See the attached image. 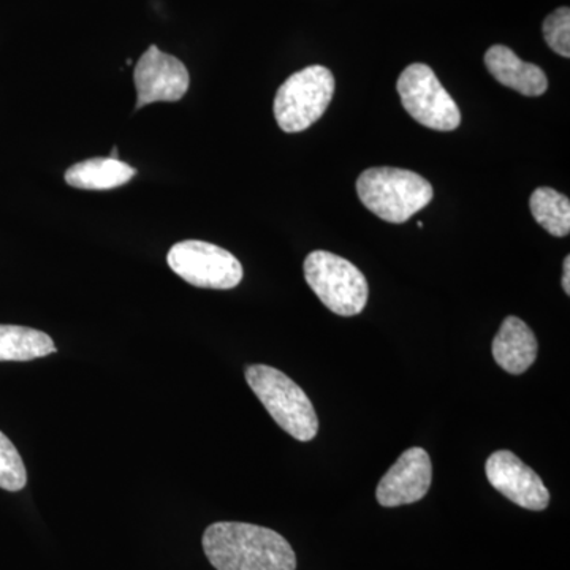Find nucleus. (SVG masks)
<instances>
[{
    "label": "nucleus",
    "instance_id": "1",
    "mask_svg": "<svg viewBox=\"0 0 570 570\" xmlns=\"http://www.w3.org/2000/svg\"><path fill=\"white\" fill-rule=\"evenodd\" d=\"M206 558L217 570H295L291 543L268 528L219 521L206 528Z\"/></svg>",
    "mask_w": 570,
    "mask_h": 570
},
{
    "label": "nucleus",
    "instance_id": "2",
    "mask_svg": "<svg viewBox=\"0 0 570 570\" xmlns=\"http://www.w3.org/2000/svg\"><path fill=\"white\" fill-rule=\"evenodd\" d=\"M362 204L390 224H404L433 200V186L403 168H370L356 181Z\"/></svg>",
    "mask_w": 570,
    "mask_h": 570
},
{
    "label": "nucleus",
    "instance_id": "3",
    "mask_svg": "<svg viewBox=\"0 0 570 570\" xmlns=\"http://www.w3.org/2000/svg\"><path fill=\"white\" fill-rule=\"evenodd\" d=\"M247 385L264 404L273 420L296 441L317 436L318 417L303 389L276 367L247 366Z\"/></svg>",
    "mask_w": 570,
    "mask_h": 570
},
{
    "label": "nucleus",
    "instance_id": "4",
    "mask_svg": "<svg viewBox=\"0 0 570 570\" xmlns=\"http://www.w3.org/2000/svg\"><path fill=\"white\" fill-rule=\"evenodd\" d=\"M311 291L332 313L354 317L365 309L370 287L363 273L340 255L314 250L305 261Z\"/></svg>",
    "mask_w": 570,
    "mask_h": 570
},
{
    "label": "nucleus",
    "instance_id": "5",
    "mask_svg": "<svg viewBox=\"0 0 570 570\" xmlns=\"http://www.w3.org/2000/svg\"><path fill=\"white\" fill-rule=\"evenodd\" d=\"M335 94V77L324 66L296 71L277 89L275 118L287 134L303 132L324 116Z\"/></svg>",
    "mask_w": 570,
    "mask_h": 570
},
{
    "label": "nucleus",
    "instance_id": "6",
    "mask_svg": "<svg viewBox=\"0 0 570 570\" xmlns=\"http://www.w3.org/2000/svg\"><path fill=\"white\" fill-rule=\"evenodd\" d=\"M396 89L404 110L422 126L441 132L459 129V105L445 91L431 67L412 63L397 78Z\"/></svg>",
    "mask_w": 570,
    "mask_h": 570
},
{
    "label": "nucleus",
    "instance_id": "7",
    "mask_svg": "<svg viewBox=\"0 0 570 570\" xmlns=\"http://www.w3.org/2000/svg\"><path fill=\"white\" fill-rule=\"evenodd\" d=\"M168 266L194 287L228 291L243 279V265L223 247L187 239L176 243L167 255Z\"/></svg>",
    "mask_w": 570,
    "mask_h": 570
},
{
    "label": "nucleus",
    "instance_id": "8",
    "mask_svg": "<svg viewBox=\"0 0 570 570\" xmlns=\"http://www.w3.org/2000/svg\"><path fill=\"white\" fill-rule=\"evenodd\" d=\"M137 105L135 110L156 102H178L189 89V70L175 56L165 55L156 45L135 66Z\"/></svg>",
    "mask_w": 570,
    "mask_h": 570
},
{
    "label": "nucleus",
    "instance_id": "9",
    "mask_svg": "<svg viewBox=\"0 0 570 570\" xmlns=\"http://www.w3.org/2000/svg\"><path fill=\"white\" fill-rule=\"evenodd\" d=\"M485 472L491 487L513 504L534 512L549 508L550 491L542 479L509 450H498L489 456Z\"/></svg>",
    "mask_w": 570,
    "mask_h": 570
},
{
    "label": "nucleus",
    "instance_id": "10",
    "mask_svg": "<svg viewBox=\"0 0 570 570\" xmlns=\"http://www.w3.org/2000/svg\"><path fill=\"white\" fill-rule=\"evenodd\" d=\"M433 480V464L422 448L406 450L379 482L376 498L382 508L414 504L426 497Z\"/></svg>",
    "mask_w": 570,
    "mask_h": 570
},
{
    "label": "nucleus",
    "instance_id": "11",
    "mask_svg": "<svg viewBox=\"0 0 570 570\" xmlns=\"http://www.w3.org/2000/svg\"><path fill=\"white\" fill-rule=\"evenodd\" d=\"M485 66L501 85L528 97H539L549 88L547 75L534 63L521 61L510 48L494 45L485 55Z\"/></svg>",
    "mask_w": 570,
    "mask_h": 570
},
{
    "label": "nucleus",
    "instance_id": "12",
    "mask_svg": "<svg viewBox=\"0 0 570 570\" xmlns=\"http://www.w3.org/2000/svg\"><path fill=\"white\" fill-rule=\"evenodd\" d=\"M494 360L510 374H523L538 358L539 344L530 326L521 318L509 316L493 340Z\"/></svg>",
    "mask_w": 570,
    "mask_h": 570
},
{
    "label": "nucleus",
    "instance_id": "13",
    "mask_svg": "<svg viewBox=\"0 0 570 570\" xmlns=\"http://www.w3.org/2000/svg\"><path fill=\"white\" fill-rule=\"evenodd\" d=\"M134 167L111 157H92L71 165L66 171V183L75 189L111 190L132 181Z\"/></svg>",
    "mask_w": 570,
    "mask_h": 570
},
{
    "label": "nucleus",
    "instance_id": "14",
    "mask_svg": "<svg viewBox=\"0 0 570 570\" xmlns=\"http://www.w3.org/2000/svg\"><path fill=\"white\" fill-rule=\"evenodd\" d=\"M56 351L51 337L40 330L0 325V362H31Z\"/></svg>",
    "mask_w": 570,
    "mask_h": 570
},
{
    "label": "nucleus",
    "instance_id": "15",
    "mask_svg": "<svg viewBox=\"0 0 570 570\" xmlns=\"http://www.w3.org/2000/svg\"><path fill=\"white\" fill-rule=\"evenodd\" d=\"M530 208L535 223L550 235L564 238L570 234V202L551 187H539L531 195Z\"/></svg>",
    "mask_w": 570,
    "mask_h": 570
},
{
    "label": "nucleus",
    "instance_id": "16",
    "mask_svg": "<svg viewBox=\"0 0 570 570\" xmlns=\"http://www.w3.org/2000/svg\"><path fill=\"white\" fill-rule=\"evenodd\" d=\"M28 483V474L20 453L0 431V489L20 491Z\"/></svg>",
    "mask_w": 570,
    "mask_h": 570
},
{
    "label": "nucleus",
    "instance_id": "17",
    "mask_svg": "<svg viewBox=\"0 0 570 570\" xmlns=\"http://www.w3.org/2000/svg\"><path fill=\"white\" fill-rule=\"evenodd\" d=\"M542 31L551 50L562 58H570V10L568 7H561L549 14L543 21Z\"/></svg>",
    "mask_w": 570,
    "mask_h": 570
},
{
    "label": "nucleus",
    "instance_id": "18",
    "mask_svg": "<svg viewBox=\"0 0 570 570\" xmlns=\"http://www.w3.org/2000/svg\"><path fill=\"white\" fill-rule=\"evenodd\" d=\"M562 288L566 295H570V257L564 258V275H562Z\"/></svg>",
    "mask_w": 570,
    "mask_h": 570
},
{
    "label": "nucleus",
    "instance_id": "19",
    "mask_svg": "<svg viewBox=\"0 0 570 570\" xmlns=\"http://www.w3.org/2000/svg\"><path fill=\"white\" fill-rule=\"evenodd\" d=\"M108 157H111V159H118L119 151H118V148H116V146H115V148H112V151H111L110 156H108Z\"/></svg>",
    "mask_w": 570,
    "mask_h": 570
}]
</instances>
